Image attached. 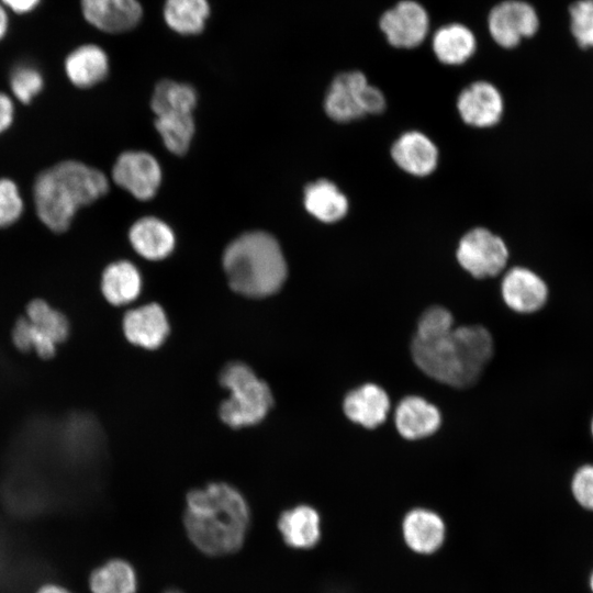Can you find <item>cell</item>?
I'll use <instances>...</instances> for the list:
<instances>
[{"instance_id":"obj_1","label":"cell","mask_w":593,"mask_h":593,"mask_svg":"<svg viewBox=\"0 0 593 593\" xmlns=\"http://www.w3.org/2000/svg\"><path fill=\"white\" fill-rule=\"evenodd\" d=\"M249 525V505L230 483L211 482L186 495L184 532L193 547L205 556L222 557L238 551Z\"/></svg>"},{"instance_id":"obj_2","label":"cell","mask_w":593,"mask_h":593,"mask_svg":"<svg viewBox=\"0 0 593 593\" xmlns=\"http://www.w3.org/2000/svg\"><path fill=\"white\" fill-rule=\"evenodd\" d=\"M109 189V178L100 169L68 158L35 176L31 199L40 223L52 233L63 234L82 208L97 202Z\"/></svg>"},{"instance_id":"obj_3","label":"cell","mask_w":593,"mask_h":593,"mask_svg":"<svg viewBox=\"0 0 593 593\" xmlns=\"http://www.w3.org/2000/svg\"><path fill=\"white\" fill-rule=\"evenodd\" d=\"M415 365L432 379L454 387L474 384L493 355V338L481 325H462L429 339L413 337Z\"/></svg>"},{"instance_id":"obj_4","label":"cell","mask_w":593,"mask_h":593,"mask_svg":"<svg viewBox=\"0 0 593 593\" xmlns=\"http://www.w3.org/2000/svg\"><path fill=\"white\" fill-rule=\"evenodd\" d=\"M230 287L248 298L276 293L287 278V262L277 239L261 231L232 240L222 258Z\"/></svg>"},{"instance_id":"obj_5","label":"cell","mask_w":593,"mask_h":593,"mask_svg":"<svg viewBox=\"0 0 593 593\" xmlns=\"http://www.w3.org/2000/svg\"><path fill=\"white\" fill-rule=\"evenodd\" d=\"M220 383L230 395L221 403L219 414L222 422L232 428L258 424L273 405L268 384L244 362L225 365L220 372Z\"/></svg>"},{"instance_id":"obj_6","label":"cell","mask_w":593,"mask_h":593,"mask_svg":"<svg viewBox=\"0 0 593 593\" xmlns=\"http://www.w3.org/2000/svg\"><path fill=\"white\" fill-rule=\"evenodd\" d=\"M27 317L20 318L12 333L13 342L24 351L35 350L41 357L54 355L56 344L68 336L66 317L43 300H33L26 309Z\"/></svg>"},{"instance_id":"obj_7","label":"cell","mask_w":593,"mask_h":593,"mask_svg":"<svg viewBox=\"0 0 593 593\" xmlns=\"http://www.w3.org/2000/svg\"><path fill=\"white\" fill-rule=\"evenodd\" d=\"M510 256L505 239L482 226L466 232L456 249L458 264L478 279L500 275L506 268Z\"/></svg>"},{"instance_id":"obj_8","label":"cell","mask_w":593,"mask_h":593,"mask_svg":"<svg viewBox=\"0 0 593 593\" xmlns=\"http://www.w3.org/2000/svg\"><path fill=\"white\" fill-rule=\"evenodd\" d=\"M486 26L493 42L511 51L539 33L541 18L527 0H502L490 10Z\"/></svg>"},{"instance_id":"obj_9","label":"cell","mask_w":593,"mask_h":593,"mask_svg":"<svg viewBox=\"0 0 593 593\" xmlns=\"http://www.w3.org/2000/svg\"><path fill=\"white\" fill-rule=\"evenodd\" d=\"M379 29L392 47L412 49L428 36L430 19L422 3L401 0L381 14Z\"/></svg>"},{"instance_id":"obj_10","label":"cell","mask_w":593,"mask_h":593,"mask_svg":"<svg viewBox=\"0 0 593 593\" xmlns=\"http://www.w3.org/2000/svg\"><path fill=\"white\" fill-rule=\"evenodd\" d=\"M111 177L120 188L144 201L156 194L161 181V169L153 155L128 150L115 159Z\"/></svg>"},{"instance_id":"obj_11","label":"cell","mask_w":593,"mask_h":593,"mask_svg":"<svg viewBox=\"0 0 593 593\" xmlns=\"http://www.w3.org/2000/svg\"><path fill=\"white\" fill-rule=\"evenodd\" d=\"M460 119L469 126L486 128L497 125L504 115L505 101L500 89L485 80L473 81L457 97Z\"/></svg>"},{"instance_id":"obj_12","label":"cell","mask_w":593,"mask_h":593,"mask_svg":"<svg viewBox=\"0 0 593 593\" xmlns=\"http://www.w3.org/2000/svg\"><path fill=\"white\" fill-rule=\"evenodd\" d=\"M369 83L367 76L360 70L343 71L334 77L324 99L328 118L338 123H349L363 118V98Z\"/></svg>"},{"instance_id":"obj_13","label":"cell","mask_w":593,"mask_h":593,"mask_svg":"<svg viewBox=\"0 0 593 593\" xmlns=\"http://www.w3.org/2000/svg\"><path fill=\"white\" fill-rule=\"evenodd\" d=\"M501 294L505 304L518 313L540 310L549 296V286L536 270L517 265L508 268L501 281Z\"/></svg>"},{"instance_id":"obj_14","label":"cell","mask_w":593,"mask_h":593,"mask_svg":"<svg viewBox=\"0 0 593 593\" xmlns=\"http://www.w3.org/2000/svg\"><path fill=\"white\" fill-rule=\"evenodd\" d=\"M390 155L401 170L419 178L432 175L439 163L436 144L426 134L415 130L402 133L393 142Z\"/></svg>"},{"instance_id":"obj_15","label":"cell","mask_w":593,"mask_h":593,"mask_svg":"<svg viewBox=\"0 0 593 593\" xmlns=\"http://www.w3.org/2000/svg\"><path fill=\"white\" fill-rule=\"evenodd\" d=\"M80 8L89 24L111 34L131 31L143 15L138 0H80Z\"/></svg>"},{"instance_id":"obj_16","label":"cell","mask_w":593,"mask_h":593,"mask_svg":"<svg viewBox=\"0 0 593 593\" xmlns=\"http://www.w3.org/2000/svg\"><path fill=\"white\" fill-rule=\"evenodd\" d=\"M169 329L167 315L157 303H148L130 310L123 318V331L127 340L145 349L160 347Z\"/></svg>"},{"instance_id":"obj_17","label":"cell","mask_w":593,"mask_h":593,"mask_svg":"<svg viewBox=\"0 0 593 593\" xmlns=\"http://www.w3.org/2000/svg\"><path fill=\"white\" fill-rule=\"evenodd\" d=\"M109 68V57L97 44H82L69 52L64 60L65 76L78 89H89L103 81Z\"/></svg>"},{"instance_id":"obj_18","label":"cell","mask_w":593,"mask_h":593,"mask_svg":"<svg viewBox=\"0 0 593 593\" xmlns=\"http://www.w3.org/2000/svg\"><path fill=\"white\" fill-rule=\"evenodd\" d=\"M343 409L351 422L366 428H376L387 418L390 399L378 384L365 383L346 394Z\"/></svg>"},{"instance_id":"obj_19","label":"cell","mask_w":593,"mask_h":593,"mask_svg":"<svg viewBox=\"0 0 593 593\" xmlns=\"http://www.w3.org/2000/svg\"><path fill=\"white\" fill-rule=\"evenodd\" d=\"M394 422L400 435L415 440L433 435L440 426L439 410L421 396H406L395 409Z\"/></svg>"},{"instance_id":"obj_20","label":"cell","mask_w":593,"mask_h":593,"mask_svg":"<svg viewBox=\"0 0 593 593\" xmlns=\"http://www.w3.org/2000/svg\"><path fill=\"white\" fill-rule=\"evenodd\" d=\"M277 528L288 547L311 549L321 538L320 514L314 507L300 504L279 515Z\"/></svg>"},{"instance_id":"obj_21","label":"cell","mask_w":593,"mask_h":593,"mask_svg":"<svg viewBox=\"0 0 593 593\" xmlns=\"http://www.w3.org/2000/svg\"><path fill=\"white\" fill-rule=\"evenodd\" d=\"M478 42L466 24L451 22L438 27L432 35V49L437 60L446 66H460L475 54Z\"/></svg>"},{"instance_id":"obj_22","label":"cell","mask_w":593,"mask_h":593,"mask_svg":"<svg viewBox=\"0 0 593 593\" xmlns=\"http://www.w3.org/2000/svg\"><path fill=\"white\" fill-rule=\"evenodd\" d=\"M128 239L134 250L148 260H161L175 248L172 230L159 219L145 216L130 228Z\"/></svg>"},{"instance_id":"obj_23","label":"cell","mask_w":593,"mask_h":593,"mask_svg":"<svg viewBox=\"0 0 593 593\" xmlns=\"http://www.w3.org/2000/svg\"><path fill=\"white\" fill-rule=\"evenodd\" d=\"M87 590L88 593H137V572L126 559L109 558L90 570Z\"/></svg>"},{"instance_id":"obj_24","label":"cell","mask_w":593,"mask_h":593,"mask_svg":"<svg viewBox=\"0 0 593 593\" xmlns=\"http://www.w3.org/2000/svg\"><path fill=\"white\" fill-rule=\"evenodd\" d=\"M303 204L313 217L326 224L339 222L349 210L346 194L328 179L309 183L303 192Z\"/></svg>"},{"instance_id":"obj_25","label":"cell","mask_w":593,"mask_h":593,"mask_svg":"<svg viewBox=\"0 0 593 593\" xmlns=\"http://www.w3.org/2000/svg\"><path fill=\"white\" fill-rule=\"evenodd\" d=\"M403 535L412 550L419 553H430L443 544L445 525L436 513L417 508L405 516Z\"/></svg>"},{"instance_id":"obj_26","label":"cell","mask_w":593,"mask_h":593,"mask_svg":"<svg viewBox=\"0 0 593 593\" xmlns=\"http://www.w3.org/2000/svg\"><path fill=\"white\" fill-rule=\"evenodd\" d=\"M101 291L107 301L113 305L133 302L142 291L138 269L128 260L111 262L102 272Z\"/></svg>"},{"instance_id":"obj_27","label":"cell","mask_w":593,"mask_h":593,"mask_svg":"<svg viewBox=\"0 0 593 593\" xmlns=\"http://www.w3.org/2000/svg\"><path fill=\"white\" fill-rule=\"evenodd\" d=\"M210 11L208 0H165L163 16L174 32L195 35L204 30Z\"/></svg>"},{"instance_id":"obj_28","label":"cell","mask_w":593,"mask_h":593,"mask_svg":"<svg viewBox=\"0 0 593 593\" xmlns=\"http://www.w3.org/2000/svg\"><path fill=\"white\" fill-rule=\"evenodd\" d=\"M195 104L197 93L191 86L169 79L157 82L150 101L156 116L192 113Z\"/></svg>"},{"instance_id":"obj_29","label":"cell","mask_w":593,"mask_h":593,"mask_svg":"<svg viewBox=\"0 0 593 593\" xmlns=\"http://www.w3.org/2000/svg\"><path fill=\"white\" fill-rule=\"evenodd\" d=\"M155 127L169 152L176 155L187 153L194 134L192 113L156 116Z\"/></svg>"},{"instance_id":"obj_30","label":"cell","mask_w":593,"mask_h":593,"mask_svg":"<svg viewBox=\"0 0 593 593\" xmlns=\"http://www.w3.org/2000/svg\"><path fill=\"white\" fill-rule=\"evenodd\" d=\"M45 79L34 65L23 63L14 66L9 75V93L16 103L27 105L44 90Z\"/></svg>"},{"instance_id":"obj_31","label":"cell","mask_w":593,"mask_h":593,"mask_svg":"<svg viewBox=\"0 0 593 593\" xmlns=\"http://www.w3.org/2000/svg\"><path fill=\"white\" fill-rule=\"evenodd\" d=\"M568 31L582 52H593V0H573L567 8Z\"/></svg>"},{"instance_id":"obj_32","label":"cell","mask_w":593,"mask_h":593,"mask_svg":"<svg viewBox=\"0 0 593 593\" xmlns=\"http://www.w3.org/2000/svg\"><path fill=\"white\" fill-rule=\"evenodd\" d=\"M25 199L19 183L0 176V230L15 225L24 215Z\"/></svg>"},{"instance_id":"obj_33","label":"cell","mask_w":593,"mask_h":593,"mask_svg":"<svg viewBox=\"0 0 593 593\" xmlns=\"http://www.w3.org/2000/svg\"><path fill=\"white\" fill-rule=\"evenodd\" d=\"M452 328L454 317L450 311L434 305L422 313L414 337L421 339L435 338L449 333Z\"/></svg>"},{"instance_id":"obj_34","label":"cell","mask_w":593,"mask_h":593,"mask_svg":"<svg viewBox=\"0 0 593 593\" xmlns=\"http://www.w3.org/2000/svg\"><path fill=\"white\" fill-rule=\"evenodd\" d=\"M571 490L581 506L593 511V465H584L577 470Z\"/></svg>"},{"instance_id":"obj_35","label":"cell","mask_w":593,"mask_h":593,"mask_svg":"<svg viewBox=\"0 0 593 593\" xmlns=\"http://www.w3.org/2000/svg\"><path fill=\"white\" fill-rule=\"evenodd\" d=\"M16 116V102L9 92L0 90V136L13 125Z\"/></svg>"},{"instance_id":"obj_36","label":"cell","mask_w":593,"mask_h":593,"mask_svg":"<svg viewBox=\"0 0 593 593\" xmlns=\"http://www.w3.org/2000/svg\"><path fill=\"white\" fill-rule=\"evenodd\" d=\"M41 0H0L5 9L18 14H24L33 11Z\"/></svg>"},{"instance_id":"obj_37","label":"cell","mask_w":593,"mask_h":593,"mask_svg":"<svg viewBox=\"0 0 593 593\" xmlns=\"http://www.w3.org/2000/svg\"><path fill=\"white\" fill-rule=\"evenodd\" d=\"M34 593H76L68 586L57 582H46L40 585Z\"/></svg>"},{"instance_id":"obj_38","label":"cell","mask_w":593,"mask_h":593,"mask_svg":"<svg viewBox=\"0 0 593 593\" xmlns=\"http://www.w3.org/2000/svg\"><path fill=\"white\" fill-rule=\"evenodd\" d=\"M9 27V18L7 9L0 2V41L5 36Z\"/></svg>"},{"instance_id":"obj_39","label":"cell","mask_w":593,"mask_h":593,"mask_svg":"<svg viewBox=\"0 0 593 593\" xmlns=\"http://www.w3.org/2000/svg\"><path fill=\"white\" fill-rule=\"evenodd\" d=\"M164 593H183V592L180 591V590H177V589H169V590H167V591L164 592Z\"/></svg>"},{"instance_id":"obj_40","label":"cell","mask_w":593,"mask_h":593,"mask_svg":"<svg viewBox=\"0 0 593 593\" xmlns=\"http://www.w3.org/2000/svg\"><path fill=\"white\" fill-rule=\"evenodd\" d=\"M590 586H591V590L593 591V573L591 574V578H590Z\"/></svg>"},{"instance_id":"obj_41","label":"cell","mask_w":593,"mask_h":593,"mask_svg":"<svg viewBox=\"0 0 593 593\" xmlns=\"http://www.w3.org/2000/svg\"><path fill=\"white\" fill-rule=\"evenodd\" d=\"M591 433H592V436H593V418H592V422H591Z\"/></svg>"}]
</instances>
